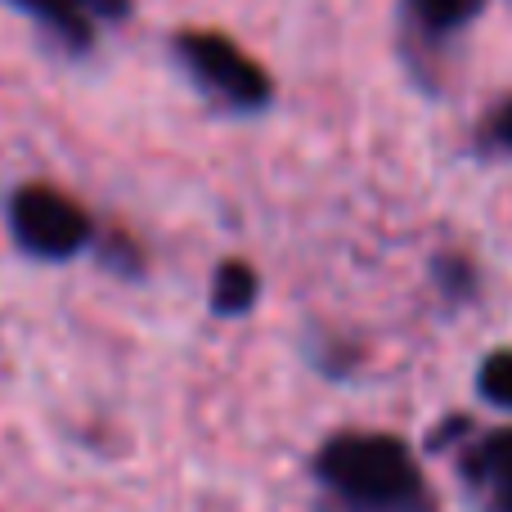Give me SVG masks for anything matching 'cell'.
<instances>
[{
    "label": "cell",
    "instance_id": "cell-1",
    "mask_svg": "<svg viewBox=\"0 0 512 512\" xmlns=\"http://www.w3.org/2000/svg\"><path fill=\"white\" fill-rule=\"evenodd\" d=\"M315 477L342 512H432V490L405 441L342 432L315 454Z\"/></svg>",
    "mask_w": 512,
    "mask_h": 512
},
{
    "label": "cell",
    "instance_id": "cell-2",
    "mask_svg": "<svg viewBox=\"0 0 512 512\" xmlns=\"http://www.w3.org/2000/svg\"><path fill=\"white\" fill-rule=\"evenodd\" d=\"M176 54L207 95L225 99L239 113H256V108H265L274 99L270 72L243 45H234L225 32H180Z\"/></svg>",
    "mask_w": 512,
    "mask_h": 512
},
{
    "label": "cell",
    "instance_id": "cell-3",
    "mask_svg": "<svg viewBox=\"0 0 512 512\" xmlns=\"http://www.w3.org/2000/svg\"><path fill=\"white\" fill-rule=\"evenodd\" d=\"M9 230L18 248L36 261H68L95 239L86 207L50 185H23L9 198Z\"/></svg>",
    "mask_w": 512,
    "mask_h": 512
},
{
    "label": "cell",
    "instance_id": "cell-4",
    "mask_svg": "<svg viewBox=\"0 0 512 512\" xmlns=\"http://www.w3.org/2000/svg\"><path fill=\"white\" fill-rule=\"evenodd\" d=\"M23 14L45 23L68 50H90L99 23H122L131 0H14Z\"/></svg>",
    "mask_w": 512,
    "mask_h": 512
},
{
    "label": "cell",
    "instance_id": "cell-5",
    "mask_svg": "<svg viewBox=\"0 0 512 512\" xmlns=\"http://www.w3.org/2000/svg\"><path fill=\"white\" fill-rule=\"evenodd\" d=\"M468 481L481 490L490 512H512V427L508 432H490L472 445L468 463H463Z\"/></svg>",
    "mask_w": 512,
    "mask_h": 512
},
{
    "label": "cell",
    "instance_id": "cell-6",
    "mask_svg": "<svg viewBox=\"0 0 512 512\" xmlns=\"http://www.w3.org/2000/svg\"><path fill=\"white\" fill-rule=\"evenodd\" d=\"M256 288H261V279L248 261H221L212 274V310L225 319L248 315L256 306Z\"/></svg>",
    "mask_w": 512,
    "mask_h": 512
},
{
    "label": "cell",
    "instance_id": "cell-7",
    "mask_svg": "<svg viewBox=\"0 0 512 512\" xmlns=\"http://www.w3.org/2000/svg\"><path fill=\"white\" fill-rule=\"evenodd\" d=\"M481 5L486 0H409L414 18L423 27H432V32H454V27L472 23L481 14Z\"/></svg>",
    "mask_w": 512,
    "mask_h": 512
},
{
    "label": "cell",
    "instance_id": "cell-8",
    "mask_svg": "<svg viewBox=\"0 0 512 512\" xmlns=\"http://www.w3.org/2000/svg\"><path fill=\"white\" fill-rule=\"evenodd\" d=\"M477 387H481V396H486L490 405L512 409V351H495L486 364H481Z\"/></svg>",
    "mask_w": 512,
    "mask_h": 512
},
{
    "label": "cell",
    "instance_id": "cell-9",
    "mask_svg": "<svg viewBox=\"0 0 512 512\" xmlns=\"http://www.w3.org/2000/svg\"><path fill=\"white\" fill-rule=\"evenodd\" d=\"M490 140L504 144V149L512 153V99L508 104H499V113L490 117Z\"/></svg>",
    "mask_w": 512,
    "mask_h": 512
}]
</instances>
